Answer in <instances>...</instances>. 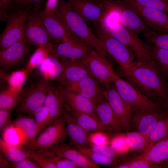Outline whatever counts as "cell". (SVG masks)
Wrapping results in <instances>:
<instances>
[{"label":"cell","mask_w":168,"mask_h":168,"mask_svg":"<svg viewBox=\"0 0 168 168\" xmlns=\"http://www.w3.org/2000/svg\"><path fill=\"white\" fill-rule=\"evenodd\" d=\"M119 73L150 100L168 109V86L156 63L136 57L134 63Z\"/></svg>","instance_id":"obj_1"},{"label":"cell","mask_w":168,"mask_h":168,"mask_svg":"<svg viewBox=\"0 0 168 168\" xmlns=\"http://www.w3.org/2000/svg\"><path fill=\"white\" fill-rule=\"evenodd\" d=\"M52 10L77 37L89 43L99 52L106 55L93 30L73 9L67 0H57Z\"/></svg>","instance_id":"obj_2"},{"label":"cell","mask_w":168,"mask_h":168,"mask_svg":"<svg viewBox=\"0 0 168 168\" xmlns=\"http://www.w3.org/2000/svg\"><path fill=\"white\" fill-rule=\"evenodd\" d=\"M106 31L112 37L128 47L135 53L137 57L152 63H155L150 44L141 39L138 35L128 30L119 22L101 23Z\"/></svg>","instance_id":"obj_3"},{"label":"cell","mask_w":168,"mask_h":168,"mask_svg":"<svg viewBox=\"0 0 168 168\" xmlns=\"http://www.w3.org/2000/svg\"><path fill=\"white\" fill-rule=\"evenodd\" d=\"M34 5L23 9L7 10L6 26L0 35V51L24 39L25 25Z\"/></svg>","instance_id":"obj_4"},{"label":"cell","mask_w":168,"mask_h":168,"mask_svg":"<svg viewBox=\"0 0 168 168\" xmlns=\"http://www.w3.org/2000/svg\"><path fill=\"white\" fill-rule=\"evenodd\" d=\"M93 24V30L100 40L107 55L110 56L118 64L120 70L124 69L135 61L136 55L133 51L104 29L101 23Z\"/></svg>","instance_id":"obj_5"},{"label":"cell","mask_w":168,"mask_h":168,"mask_svg":"<svg viewBox=\"0 0 168 168\" xmlns=\"http://www.w3.org/2000/svg\"><path fill=\"white\" fill-rule=\"evenodd\" d=\"M68 136L64 116L47 126L33 141L28 143L29 149L47 150L65 142Z\"/></svg>","instance_id":"obj_6"},{"label":"cell","mask_w":168,"mask_h":168,"mask_svg":"<svg viewBox=\"0 0 168 168\" xmlns=\"http://www.w3.org/2000/svg\"><path fill=\"white\" fill-rule=\"evenodd\" d=\"M50 80L43 77L30 86L21 102L15 108L14 111L19 114L34 115L44 105Z\"/></svg>","instance_id":"obj_7"},{"label":"cell","mask_w":168,"mask_h":168,"mask_svg":"<svg viewBox=\"0 0 168 168\" xmlns=\"http://www.w3.org/2000/svg\"><path fill=\"white\" fill-rule=\"evenodd\" d=\"M90 75L103 86L113 82L117 75L107 55L93 48L82 59Z\"/></svg>","instance_id":"obj_8"},{"label":"cell","mask_w":168,"mask_h":168,"mask_svg":"<svg viewBox=\"0 0 168 168\" xmlns=\"http://www.w3.org/2000/svg\"><path fill=\"white\" fill-rule=\"evenodd\" d=\"M73 9L87 24L105 22L114 12L109 1H102L94 3L85 0H67Z\"/></svg>","instance_id":"obj_9"},{"label":"cell","mask_w":168,"mask_h":168,"mask_svg":"<svg viewBox=\"0 0 168 168\" xmlns=\"http://www.w3.org/2000/svg\"><path fill=\"white\" fill-rule=\"evenodd\" d=\"M28 43L43 48L50 54L54 45L51 38L35 7L25 26L23 39Z\"/></svg>","instance_id":"obj_10"},{"label":"cell","mask_w":168,"mask_h":168,"mask_svg":"<svg viewBox=\"0 0 168 168\" xmlns=\"http://www.w3.org/2000/svg\"><path fill=\"white\" fill-rule=\"evenodd\" d=\"M35 7L54 44L78 38L53 12L52 8L46 6V8L42 10L35 5Z\"/></svg>","instance_id":"obj_11"},{"label":"cell","mask_w":168,"mask_h":168,"mask_svg":"<svg viewBox=\"0 0 168 168\" xmlns=\"http://www.w3.org/2000/svg\"><path fill=\"white\" fill-rule=\"evenodd\" d=\"M113 83L117 91L131 108H150L160 112L166 110L153 102L117 74Z\"/></svg>","instance_id":"obj_12"},{"label":"cell","mask_w":168,"mask_h":168,"mask_svg":"<svg viewBox=\"0 0 168 168\" xmlns=\"http://www.w3.org/2000/svg\"><path fill=\"white\" fill-rule=\"evenodd\" d=\"M108 1L119 15V22L128 30L138 35L154 31L125 2L121 0Z\"/></svg>","instance_id":"obj_13"},{"label":"cell","mask_w":168,"mask_h":168,"mask_svg":"<svg viewBox=\"0 0 168 168\" xmlns=\"http://www.w3.org/2000/svg\"><path fill=\"white\" fill-rule=\"evenodd\" d=\"M33 46L23 39L0 51L1 70L7 73L22 64L32 52Z\"/></svg>","instance_id":"obj_14"},{"label":"cell","mask_w":168,"mask_h":168,"mask_svg":"<svg viewBox=\"0 0 168 168\" xmlns=\"http://www.w3.org/2000/svg\"><path fill=\"white\" fill-rule=\"evenodd\" d=\"M164 111L147 108H131V129L141 133L148 138Z\"/></svg>","instance_id":"obj_15"},{"label":"cell","mask_w":168,"mask_h":168,"mask_svg":"<svg viewBox=\"0 0 168 168\" xmlns=\"http://www.w3.org/2000/svg\"><path fill=\"white\" fill-rule=\"evenodd\" d=\"M102 86L104 97L119 118L123 132H129L131 130L130 107L121 97L113 82L108 85Z\"/></svg>","instance_id":"obj_16"},{"label":"cell","mask_w":168,"mask_h":168,"mask_svg":"<svg viewBox=\"0 0 168 168\" xmlns=\"http://www.w3.org/2000/svg\"><path fill=\"white\" fill-rule=\"evenodd\" d=\"M94 48L78 38L54 45L50 55L72 60L82 59Z\"/></svg>","instance_id":"obj_17"},{"label":"cell","mask_w":168,"mask_h":168,"mask_svg":"<svg viewBox=\"0 0 168 168\" xmlns=\"http://www.w3.org/2000/svg\"><path fill=\"white\" fill-rule=\"evenodd\" d=\"M153 30L158 33H168V15L138 3L124 1Z\"/></svg>","instance_id":"obj_18"},{"label":"cell","mask_w":168,"mask_h":168,"mask_svg":"<svg viewBox=\"0 0 168 168\" xmlns=\"http://www.w3.org/2000/svg\"><path fill=\"white\" fill-rule=\"evenodd\" d=\"M59 85L80 94L95 104L105 98L101 84L91 76L76 82L66 80L62 85Z\"/></svg>","instance_id":"obj_19"},{"label":"cell","mask_w":168,"mask_h":168,"mask_svg":"<svg viewBox=\"0 0 168 168\" xmlns=\"http://www.w3.org/2000/svg\"><path fill=\"white\" fill-rule=\"evenodd\" d=\"M97 118L108 135L123 132L121 121L105 98L96 104Z\"/></svg>","instance_id":"obj_20"},{"label":"cell","mask_w":168,"mask_h":168,"mask_svg":"<svg viewBox=\"0 0 168 168\" xmlns=\"http://www.w3.org/2000/svg\"><path fill=\"white\" fill-rule=\"evenodd\" d=\"M58 86L62 94L66 109L87 114L97 118L95 103L78 93L59 85Z\"/></svg>","instance_id":"obj_21"},{"label":"cell","mask_w":168,"mask_h":168,"mask_svg":"<svg viewBox=\"0 0 168 168\" xmlns=\"http://www.w3.org/2000/svg\"><path fill=\"white\" fill-rule=\"evenodd\" d=\"M44 105L47 108L49 113V119L46 127L64 116L66 109L62 94L58 85L50 83Z\"/></svg>","instance_id":"obj_22"},{"label":"cell","mask_w":168,"mask_h":168,"mask_svg":"<svg viewBox=\"0 0 168 168\" xmlns=\"http://www.w3.org/2000/svg\"><path fill=\"white\" fill-rule=\"evenodd\" d=\"M46 150L56 156L70 160L79 168H101L99 165L93 162L78 149L65 142Z\"/></svg>","instance_id":"obj_23"},{"label":"cell","mask_w":168,"mask_h":168,"mask_svg":"<svg viewBox=\"0 0 168 168\" xmlns=\"http://www.w3.org/2000/svg\"><path fill=\"white\" fill-rule=\"evenodd\" d=\"M64 116L68 136L70 139L69 145L74 146L76 148L89 147V136L91 133L80 126L67 109Z\"/></svg>","instance_id":"obj_24"},{"label":"cell","mask_w":168,"mask_h":168,"mask_svg":"<svg viewBox=\"0 0 168 168\" xmlns=\"http://www.w3.org/2000/svg\"><path fill=\"white\" fill-rule=\"evenodd\" d=\"M38 68L42 77L55 81L59 85L66 80L62 63L57 57L49 55Z\"/></svg>","instance_id":"obj_25"},{"label":"cell","mask_w":168,"mask_h":168,"mask_svg":"<svg viewBox=\"0 0 168 168\" xmlns=\"http://www.w3.org/2000/svg\"><path fill=\"white\" fill-rule=\"evenodd\" d=\"M58 58L62 63L66 80L76 82L91 76L82 59L72 60L63 58Z\"/></svg>","instance_id":"obj_26"},{"label":"cell","mask_w":168,"mask_h":168,"mask_svg":"<svg viewBox=\"0 0 168 168\" xmlns=\"http://www.w3.org/2000/svg\"><path fill=\"white\" fill-rule=\"evenodd\" d=\"M140 155L157 164H161L165 161L164 167L168 168V136L148 146Z\"/></svg>","instance_id":"obj_27"},{"label":"cell","mask_w":168,"mask_h":168,"mask_svg":"<svg viewBox=\"0 0 168 168\" xmlns=\"http://www.w3.org/2000/svg\"><path fill=\"white\" fill-rule=\"evenodd\" d=\"M10 125L17 126L24 132L26 137L25 145L33 141L41 131L31 114H18Z\"/></svg>","instance_id":"obj_28"},{"label":"cell","mask_w":168,"mask_h":168,"mask_svg":"<svg viewBox=\"0 0 168 168\" xmlns=\"http://www.w3.org/2000/svg\"><path fill=\"white\" fill-rule=\"evenodd\" d=\"M0 147L1 153L11 163H16L30 157V149L24 146H12L1 138Z\"/></svg>","instance_id":"obj_29"},{"label":"cell","mask_w":168,"mask_h":168,"mask_svg":"<svg viewBox=\"0 0 168 168\" xmlns=\"http://www.w3.org/2000/svg\"><path fill=\"white\" fill-rule=\"evenodd\" d=\"M30 86L20 91H14L8 88L2 90L0 92V108L13 109L22 101L27 92Z\"/></svg>","instance_id":"obj_30"},{"label":"cell","mask_w":168,"mask_h":168,"mask_svg":"<svg viewBox=\"0 0 168 168\" xmlns=\"http://www.w3.org/2000/svg\"><path fill=\"white\" fill-rule=\"evenodd\" d=\"M69 111L78 124L86 131L90 133L101 131L105 133L97 118L87 114Z\"/></svg>","instance_id":"obj_31"},{"label":"cell","mask_w":168,"mask_h":168,"mask_svg":"<svg viewBox=\"0 0 168 168\" xmlns=\"http://www.w3.org/2000/svg\"><path fill=\"white\" fill-rule=\"evenodd\" d=\"M1 77L6 81L7 87L14 91H18L23 88L28 74L25 69L12 72L10 74L1 70Z\"/></svg>","instance_id":"obj_32"},{"label":"cell","mask_w":168,"mask_h":168,"mask_svg":"<svg viewBox=\"0 0 168 168\" xmlns=\"http://www.w3.org/2000/svg\"><path fill=\"white\" fill-rule=\"evenodd\" d=\"M3 131L2 140L12 146L21 147L26 144L25 134L19 127L10 125Z\"/></svg>","instance_id":"obj_33"},{"label":"cell","mask_w":168,"mask_h":168,"mask_svg":"<svg viewBox=\"0 0 168 168\" xmlns=\"http://www.w3.org/2000/svg\"><path fill=\"white\" fill-rule=\"evenodd\" d=\"M168 136V109L165 110L148 136V146Z\"/></svg>","instance_id":"obj_34"},{"label":"cell","mask_w":168,"mask_h":168,"mask_svg":"<svg viewBox=\"0 0 168 168\" xmlns=\"http://www.w3.org/2000/svg\"><path fill=\"white\" fill-rule=\"evenodd\" d=\"M152 53L156 65L163 77H168V50L150 43Z\"/></svg>","instance_id":"obj_35"},{"label":"cell","mask_w":168,"mask_h":168,"mask_svg":"<svg viewBox=\"0 0 168 168\" xmlns=\"http://www.w3.org/2000/svg\"><path fill=\"white\" fill-rule=\"evenodd\" d=\"M126 141L131 149L143 152L147 148L148 138L136 131L126 132L125 135Z\"/></svg>","instance_id":"obj_36"},{"label":"cell","mask_w":168,"mask_h":168,"mask_svg":"<svg viewBox=\"0 0 168 168\" xmlns=\"http://www.w3.org/2000/svg\"><path fill=\"white\" fill-rule=\"evenodd\" d=\"M115 168H164L163 166L153 162L141 155L133 159L116 164Z\"/></svg>","instance_id":"obj_37"},{"label":"cell","mask_w":168,"mask_h":168,"mask_svg":"<svg viewBox=\"0 0 168 168\" xmlns=\"http://www.w3.org/2000/svg\"><path fill=\"white\" fill-rule=\"evenodd\" d=\"M90 160L98 165H111L116 164L119 160L111 159L93 150L90 147L76 148Z\"/></svg>","instance_id":"obj_38"},{"label":"cell","mask_w":168,"mask_h":168,"mask_svg":"<svg viewBox=\"0 0 168 168\" xmlns=\"http://www.w3.org/2000/svg\"><path fill=\"white\" fill-rule=\"evenodd\" d=\"M49 55V53L45 49L38 48L26 65L25 69L28 74H29L33 69L38 68Z\"/></svg>","instance_id":"obj_39"},{"label":"cell","mask_w":168,"mask_h":168,"mask_svg":"<svg viewBox=\"0 0 168 168\" xmlns=\"http://www.w3.org/2000/svg\"><path fill=\"white\" fill-rule=\"evenodd\" d=\"M143 35L149 43L168 50V33L159 34L153 31Z\"/></svg>","instance_id":"obj_40"},{"label":"cell","mask_w":168,"mask_h":168,"mask_svg":"<svg viewBox=\"0 0 168 168\" xmlns=\"http://www.w3.org/2000/svg\"><path fill=\"white\" fill-rule=\"evenodd\" d=\"M30 158L41 168H57L53 160L43 152L36 149H30Z\"/></svg>","instance_id":"obj_41"},{"label":"cell","mask_w":168,"mask_h":168,"mask_svg":"<svg viewBox=\"0 0 168 168\" xmlns=\"http://www.w3.org/2000/svg\"><path fill=\"white\" fill-rule=\"evenodd\" d=\"M110 144L111 147L121 155L127 153L131 149L126 141L125 135L121 133L115 135L110 139Z\"/></svg>","instance_id":"obj_42"},{"label":"cell","mask_w":168,"mask_h":168,"mask_svg":"<svg viewBox=\"0 0 168 168\" xmlns=\"http://www.w3.org/2000/svg\"><path fill=\"white\" fill-rule=\"evenodd\" d=\"M134 2L140 5L160 11L168 15V2L161 0H121Z\"/></svg>","instance_id":"obj_43"},{"label":"cell","mask_w":168,"mask_h":168,"mask_svg":"<svg viewBox=\"0 0 168 168\" xmlns=\"http://www.w3.org/2000/svg\"><path fill=\"white\" fill-rule=\"evenodd\" d=\"M89 147L108 145L110 139L108 135L102 132L91 133L89 136Z\"/></svg>","instance_id":"obj_44"},{"label":"cell","mask_w":168,"mask_h":168,"mask_svg":"<svg viewBox=\"0 0 168 168\" xmlns=\"http://www.w3.org/2000/svg\"><path fill=\"white\" fill-rule=\"evenodd\" d=\"M45 4V0H11L7 10L11 9H23L35 5L42 7Z\"/></svg>","instance_id":"obj_45"},{"label":"cell","mask_w":168,"mask_h":168,"mask_svg":"<svg viewBox=\"0 0 168 168\" xmlns=\"http://www.w3.org/2000/svg\"><path fill=\"white\" fill-rule=\"evenodd\" d=\"M36 123L41 131L47 125L49 119V113L47 108L44 105L34 115Z\"/></svg>","instance_id":"obj_46"},{"label":"cell","mask_w":168,"mask_h":168,"mask_svg":"<svg viewBox=\"0 0 168 168\" xmlns=\"http://www.w3.org/2000/svg\"><path fill=\"white\" fill-rule=\"evenodd\" d=\"M90 147L94 151L110 158L118 160L120 156L122 155L110 146H93Z\"/></svg>","instance_id":"obj_47"},{"label":"cell","mask_w":168,"mask_h":168,"mask_svg":"<svg viewBox=\"0 0 168 168\" xmlns=\"http://www.w3.org/2000/svg\"><path fill=\"white\" fill-rule=\"evenodd\" d=\"M12 109L0 108V130H3L6 127L10 124L11 112Z\"/></svg>","instance_id":"obj_48"},{"label":"cell","mask_w":168,"mask_h":168,"mask_svg":"<svg viewBox=\"0 0 168 168\" xmlns=\"http://www.w3.org/2000/svg\"><path fill=\"white\" fill-rule=\"evenodd\" d=\"M10 168H41L40 166L30 157L26 158L16 163H11Z\"/></svg>","instance_id":"obj_49"},{"label":"cell","mask_w":168,"mask_h":168,"mask_svg":"<svg viewBox=\"0 0 168 168\" xmlns=\"http://www.w3.org/2000/svg\"><path fill=\"white\" fill-rule=\"evenodd\" d=\"M11 0H0V18L6 20L7 11L8 6Z\"/></svg>","instance_id":"obj_50"},{"label":"cell","mask_w":168,"mask_h":168,"mask_svg":"<svg viewBox=\"0 0 168 168\" xmlns=\"http://www.w3.org/2000/svg\"><path fill=\"white\" fill-rule=\"evenodd\" d=\"M94 3H98L104 0H85Z\"/></svg>","instance_id":"obj_51"},{"label":"cell","mask_w":168,"mask_h":168,"mask_svg":"<svg viewBox=\"0 0 168 168\" xmlns=\"http://www.w3.org/2000/svg\"><path fill=\"white\" fill-rule=\"evenodd\" d=\"M161 0L165 1V2H168V0Z\"/></svg>","instance_id":"obj_52"},{"label":"cell","mask_w":168,"mask_h":168,"mask_svg":"<svg viewBox=\"0 0 168 168\" xmlns=\"http://www.w3.org/2000/svg\"><path fill=\"white\" fill-rule=\"evenodd\" d=\"M167 92H168V88H167Z\"/></svg>","instance_id":"obj_53"},{"label":"cell","mask_w":168,"mask_h":168,"mask_svg":"<svg viewBox=\"0 0 168 168\" xmlns=\"http://www.w3.org/2000/svg\"><path fill=\"white\" fill-rule=\"evenodd\" d=\"M108 0V1H111V0Z\"/></svg>","instance_id":"obj_54"}]
</instances>
